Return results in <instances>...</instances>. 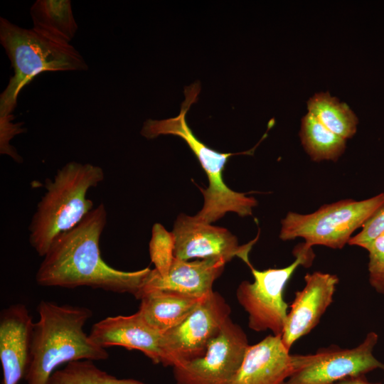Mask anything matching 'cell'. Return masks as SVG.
Segmentation results:
<instances>
[{
	"instance_id": "20",
	"label": "cell",
	"mask_w": 384,
	"mask_h": 384,
	"mask_svg": "<svg viewBox=\"0 0 384 384\" xmlns=\"http://www.w3.org/2000/svg\"><path fill=\"white\" fill-rule=\"evenodd\" d=\"M301 143L311 160L336 161L344 152L346 139L336 135L308 112L301 122Z\"/></svg>"
},
{
	"instance_id": "10",
	"label": "cell",
	"mask_w": 384,
	"mask_h": 384,
	"mask_svg": "<svg viewBox=\"0 0 384 384\" xmlns=\"http://www.w3.org/2000/svg\"><path fill=\"white\" fill-rule=\"evenodd\" d=\"M245 331L229 317L206 353L174 367L177 384H233L248 347Z\"/></svg>"
},
{
	"instance_id": "9",
	"label": "cell",
	"mask_w": 384,
	"mask_h": 384,
	"mask_svg": "<svg viewBox=\"0 0 384 384\" xmlns=\"http://www.w3.org/2000/svg\"><path fill=\"white\" fill-rule=\"evenodd\" d=\"M378 340V334L371 331L353 348L332 347L314 354L294 355V370L284 384H334L378 368L384 372V363L373 354Z\"/></svg>"
},
{
	"instance_id": "7",
	"label": "cell",
	"mask_w": 384,
	"mask_h": 384,
	"mask_svg": "<svg viewBox=\"0 0 384 384\" xmlns=\"http://www.w3.org/2000/svg\"><path fill=\"white\" fill-rule=\"evenodd\" d=\"M309 250L303 245L296 260L283 268L257 270L250 267L254 281L242 282L236 290L237 299L248 314L250 329L282 335L289 307L283 297L284 290L298 266L307 264Z\"/></svg>"
},
{
	"instance_id": "18",
	"label": "cell",
	"mask_w": 384,
	"mask_h": 384,
	"mask_svg": "<svg viewBox=\"0 0 384 384\" xmlns=\"http://www.w3.org/2000/svg\"><path fill=\"white\" fill-rule=\"evenodd\" d=\"M33 28L70 43L78 31L70 0H37L30 9Z\"/></svg>"
},
{
	"instance_id": "17",
	"label": "cell",
	"mask_w": 384,
	"mask_h": 384,
	"mask_svg": "<svg viewBox=\"0 0 384 384\" xmlns=\"http://www.w3.org/2000/svg\"><path fill=\"white\" fill-rule=\"evenodd\" d=\"M204 298L153 290L142 296L138 312L149 325L163 334L180 324Z\"/></svg>"
},
{
	"instance_id": "12",
	"label": "cell",
	"mask_w": 384,
	"mask_h": 384,
	"mask_svg": "<svg viewBox=\"0 0 384 384\" xmlns=\"http://www.w3.org/2000/svg\"><path fill=\"white\" fill-rule=\"evenodd\" d=\"M304 281V288L296 292L290 305L282 335V340L289 350L319 324L333 301L338 278L335 274L314 272L306 274Z\"/></svg>"
},
{
	"instance_id": "5",
	"label": "cell",
	"mask_w": 384,
	"mask_h": 384,
	"mask_svg": "<svg viewBox=\"0 0 384 384\" xmlns=\"http://www.w3.org/2000/svg\"><path fill=\"white\" fill-rule=\"evenodd\" d=\"M201 91L199 82L185 88V100L179 114L175 117L161 120L149 119L144 122L141 134L147 139H154L160 135H174L181 138L193 151L204 170L208 186L199 188L203 196V205L195 218L205 223L210 224L223 217L228 212H233L241 217L252 215L257 200L247 196L245 193L230 189L223 181V171L230 156L236 154L221 153L202 142L192 132L186 122V114L192 104L198 100Z\"/></svg>"
},
{
	"instance_id": "23",
	"label": "cell",
	"mask_w": 384,
	"mask_h": 384,
	"mask_svg": "<svg viewBox=\"0 0 384 384\" xmlns=\"http://www.w3.org/2000/svg\"><path fill=\"white\" fill-rule=\"evenodd\" d=\"M383 232H384V206L375 212L363 224L362 230L351 237L348 243L368 250L372 242Z\"/></svg>"
},
{
	"instance_id": "2",
	"label": "cell",
	"mask_w": 384,
	"mask_h": 384,
	"mask_svg": "<svg viewBox=\"0 0 384 384\" xmlns=\"http://www.w3.org/2000/svg\"><path fill=\"white\" fill-rule=\"evenodd\" d=\"M39 319L33 324L27 384H46L57 368L72 361H101L109 358L106 349L84 331L92 311L85 306L59 305L42 300Z\"/></svg>"
},
{
	"instance_id": "15",
	"label": "cell",
	"mask_w": 384,
	"mask_h": 384,
	"mask_svg": "<svg viewBox=\"0 0 384 384\" xmlns=\"http://www.w3.org/2000/svg\"><path fill=\"white\" fill-rule=\"evenodd\" d=\"M225 262L204 259L194 261L174 258L169 273L161 277L154 269L146 279L139 299L153 290L174 292L193 298H204L213 292L214 281L223 271Z\"/></svg>"
},
{
	"instance_id": "11",
	"label": "cell",
	"mask_w": 384,
	"mask_h": 384,
	"mask_svg": "<svg viewBox=\"0 0 384 384\" xmlns=\"http://www.w3.org/2000/svg\"><path fill=\"white\" fill-rule=\"evenodd\" d=\"M171 233L174 257L183 260L193 258L220 260L225 262L238 257L249 267V253L257 238L240 245L237 238L227 229L205 223L195 216L178 215Z\"/></svg>"
},
{
	"instance_id": "21",
	"label": "cell",
	"mask_w": 384,
	"mask_h": 384,
	"mask_svg": "<svg viewBox=\"0 0 384 384\" xmlns=\"http://www.w3.org/2000/svg\"><path fill=\"white\" fill-rule=\"evenodd\" d=\"M46 384H145L134 379H120L97 368L90 360L72 361L56 370Z\"/></svg>"
},
{
	"instance_id": "22",
	"label": "cell",
	"mask_w": 384,
	"mask_h": 384,
	"mask_svg": "<svg viewBox=\"0 0 384 384\" xmlns=\"http://www.w3.org/2000/svg\"><path fill=\"white\" fill-rule=\"evenodd\" d=\"M149 255L154 270L162 277L169 273L175 258L174 240L171 232L159 223L154 225L149 242Z\"/></svg>"
},
{
	"instance_id": "25",
	"label": "cell",
	"mask_w": 384,
	"mask_h": 384,
	"mask_svg": "<svg viewBox=\"0 0 384 384\" xmlns=\"http://www.w3.org/2000/svg\"><path fill=\"white\" fill-rule=\"evenodd\" d=\"M370 285L379 293L384 295V271L375 274H369Z\"/></svg>"
},
{
	"instance_id": "13",
	"label": "cell",
	"mask_w": 384,
	"mask_h": 384,
	"mask_svg": "<svg viewBox=\"0 0 384 384\" xmlns=\"http://www.w3.org/2000/svg\"><path fill=\"white\" fill-rule=\"evenodd\" d=\"M32 317L23 304L5 308L0 315V361L2 384H18L24 379L31 359Z\"/></svg>"
},
{
	"instance_id": "4",
	"label": "cell",
	"mask_w": 384,
	"mask_h": 384,
	"mask_svg": "<svg viewBox=\"0 0 384 384\" xmlns=\"http://www.w3.org/2000/svg\"><path fill=\"white\" fill-rule=\"evenodd\" d=\"M105 178L103 169L92 164L70 161L53 179H46V192L28 226L29 242L44 257L55 238L76 226L94 209L88 191Z\"/></svg>"
},
{
	"instance_id": "1",
	"label": "cell",
	"mask_w": 384,
	"mask_h": 384,
	"mask_svg": "<svg viewBox=\"0 0 384 384\" xmlns=\"http://www.w3.org/2000/svg\"><path fill=\"white\" fill-rule=\"evenodd\" d=\"M105 206L100 203L76 226L58 236L36 272L43 287L74 289L90 287L115 293H129L139 299L151 270L122 271L107 265L100 247L107 223Z\"/></svg>"
},
{
	"instance_id": "19",
	"label": "cell",
	"mask_w": 384,
	"mask_h": 384,
	"mask_svg": "<svg viewBox=\"0 0 384 384\" xmlns=\"http://www.w3.org/2000/svg\"><path fill=\"white\" fill-rule=\"evenodd\" d=\"M306 104L309 112L333 133L346 140L356 134L357 116L347 104L329 92L315 94Z\"/></svg>"
},
{
	"instance_id": "6",
	"label": "cell",
	"mask_w": 384,
	"mask_h": 384,
	"mask_svg": "<svg viewBox=\"0 0 384 384\" xmlns=\"http://www.w3.org/2000/svg\"><path fill=\"white\" fill-rule=\"evenodd\" d=\"M384 206V193L362 201L344 199L321 206L309 214L289 212L281 221L279 238L304 240V245L341 249L352 233Z\"/></svg>"
},
{
	"instance_id": "16",
	"label": "cell",
	"mask_w": 384,
	"mask_h": 384,
	"mask_svg": "<svg viewBox=\"0 0 384 384\" xmlns=\"http://www.w3.org/2000/svg\"><path fill=\"white\" fill-rule=\"evenodd\" d=\"M294 370V356L272 334L248 346L233 384H284Z\"/></svg>"
},
{
	"instance_id": "3",
	"label": "cell",
	"mask_w": 384,
	"mask_h": 384,
	"mask_svg": "<svg viewBox=\"0 0 384 384\" xmlns=\"http://www.w3.org/2000/svg\"><path fill=\"white\" fill-rule=\"evenodd\" d=\"M0 43L6 50L14 75L0 95V131L14 129L12 114L22 88L44 72L86 71L88 65L70 43L23 28L0 18Z\"/></svg>"
},
{
	"instance_id": "8",
	"label": "cell",
	"mask_w": 384,
	"mask_h": 384,
	"mask_svg": "<svg viewBox=\"0 0 384 384\" xmlns=\"http://www.w3.org/2000/svg\"><path fill=\"white\" fill-rule=\"evenodd\" d=\"M230 312L224 298L211 292L180 324L163 334L161 364L174 368L203 356Z\"/></svg>"
},
{
	"instance_id": "26",
	"label": "cell",
	"mask_w": 384,
	"mask_h": 384,
	"mask_svg": "<svg viewBox=\"0 0 384 384\" xmlns=\"http://www.w3.org/2000/svg\"><path fill=\"white\" fill-rule=\"evenodd\" d=\"M334 384H380V383H372L368 382L364 375L349 378L344 380H342L339 382L335 383Z\"/></svg>"
},
{
	"instance_id": "14",
	"label": "cell",
	"mask_w": 384,
	"mask_h": 384,
	"mask_svg": "<svg viewBox=\"0 0 384 384\" xmlns=\"http://www.w3.org/2000/svg\"><path fill=\"white\" fill-rule=\"evenodd\" d=\"M90 338L104 348L120 346L139 350L154 364L161 363L163 334L153 329L137 311L129 316L106 317L95 323Z\"/></svg>"
},
{
	"instance_id": "24",
	"label": "cell",
	"mask_w": 384,
	"mask_h": 384,
	"mask_svg": "<svg viewBox=\"0 0 384 384\" xmlns=\"http://www.w3.org/2000/svg\"><path fill=\"white\" fill-rule=\"evenodd\" d=\"M368 251L369 274L384 271V232L379 235L370 244Z\"/></svg>"
}]
</instances>
